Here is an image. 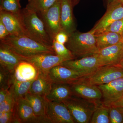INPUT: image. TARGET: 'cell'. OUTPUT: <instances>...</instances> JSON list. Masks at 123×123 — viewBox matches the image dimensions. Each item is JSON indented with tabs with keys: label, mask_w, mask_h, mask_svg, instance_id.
Listing matches in <instances>:
<instances>
[{
	"label": "cell",
	"mask_w": 123,
	"mask_h": 123,
	"mask_svg": "<svg viewBox=\"0 0 123 123\" xmlns=\"http://www.w3.org/2000/svg\"><path fill=\"white\" fill-rule=\"evenodd\" d=\"M17 14L25 35L42 44L52 46L53 40L37 14L29 12L24 8L20 13Z\"/></svg>",
	"instance_id": "1"
},
{
	"label": "cell",
	"mask_w": 123,
	"mask_h": 123,
	"mask_svg": "<svg viewBox=\"0 0 123 123\" xmlns=\"http://www.w3.org/2000/svg\"><path fill=\"white\" fill-rule=\"evenodd\" d=\"M0 43L7 45L21 57L42 53L56 55L52 46L42 44L25 35H9Z\"/></svg>",
	"instance_id": "2"
},
{
	"label": "cell",
	"mask_w": 123,
	"mask_h": 123,
	"mask_svg": "<svg viewBox=\"0 0 123 123\" xmlns=\"http://www.w3.org/2000/svg\"><path fill=\"white\" fill-rule=\"evenodd\" d=\"M65 44L76 58L95 55L99 52L95 36L89 31L81 33L75 31L69 36L68 41Z\"/></svg>",
	"instance_id": "3"
},
{
	"label": "cell",
	"mask_w": 123,
	"mask_h": 123,
	"mask_svg": "<svg viewBox=\"0 0 123 123\" xmlns=\"http://www.w3.org/2000/svg\"><path fill=\"white\" fill-rule=\"evenodd\" d=\"M64 103L69 110L75 123H88L90 122L95 110L102 102L90 101L73 95Z\"/></svg>",
	"instance_id": "4"
},
{
	"label": "cell",
	"mask_w": 123,
	"mask_h": 123,
	"mask_svg": "<svg viewBox=\"0 0 123 123\" xmlns=\"http://www.w3.org/2000/svg\"><path fill=\"white\" fill-rule=\"evenodd\" d=\"M121 77H123V68L117 65H110L99 67L91 74L81 77L73 82L98 86L108 84Z\"/></svg>",
	"instance_id": "5"
},
{
	"label": "cell",
	"mask_w": 123,
	"mask_h": 123,
	"mask_svg": "<svg viewBox=\"0 0 123 123\" xmlns=\"http://www.w3.org/2000/svg\"><path fill=\"white\" fill-rule=\"evenodd\" d=\"M21 57L23 61L30 62L35 66L38 73L47 75H48L52 68L68 60L61 56L50 53H42Z\"/></svg>",
	"instance_id": "6"
},
{
	"label": "cell",
	"mask_w": 123,
	"mask_h": 123,
	"mask_svg": "<svg viewBox=\"0 0 123 123\" xmlns=\"http://www.w3.org/2000/svg\"><path fill=\"white\" fill-rule=\"evenodd\" d=\"M60 65L76 71L81 77L91 74L101 67L98 54L81 57L79 59L66 61Z\"/></svg>",
	"instance_id": "7"
},
{
	"label": "cell",
	"mask_w": 123,
	"mask_h": 123,
	"mask_svg": "<svg viewBox=\"0 0 123 123\" xmlns=\"http://www.w3.org/2000/svg\"><path fill=\"white\" fill-rule=\"evenodd\" d=\"M37 14L43 20L46 30L53 40L56 34L62 30L61 0H57L46 12Z\"/></svg>",
	"instance_id": "8"
},
{
	"label": "cell",
	"mask_w": 123,
	"mask_h": 123,
	"mask_svg": "<svg viewBox=\"0 0 123 123\" xmlns=\"http://www.w3.org/2000/svg\"><path fill=\"white\" fill-rule=\"evenodd\" d=\"M46 117L48 123H76L69 110L63 103L48 101Z\"/></svg>",
	"instance_id": "9"
},
{
	"label": "cell",
	"mask_w": 123,
	"mask_h": 123,
	"mask_svg": "<svg viewBox=\"0 0 123 123\" xmlns=\"http://www.w3.org/2000/svg\"><path fill=\"white\" fill-rule=\"evenodd\" d=\"M13 112L14 123H47L44 119L36 115L30 104L24 98L15 102Z\"/></svg>",
	"instance_id": "10"
},
{
	"label": "cell",
	"mask_w": 123,
	"mask_h": 123,
	"mask_svg": "<svg viewBox=\"0 0 123 123\" xmlns=\"http://www.w3.org/2000/svg\"><path fill=\"white\" fill-rule=\"evenodd\" d=\"M123 18V5L119 0L107 7L105 14L90 32L94 34L103 32L112 23Z\"/></svg>",
	"instance_id": "11"
},
{
	"label": "cell",
	"mask_w": 123,
	"mask_h": 123,
	"mask_svg": "<svg viewBox=\"0 0 123 123\" xmlns=\"http://www.w3.org/2000/svg\"><path fill=\"white\" fill-rule=\"evenodd\" d=\"M98 86L102 92V103L108 107L118 101L123 95V77Z\"/></svg>",
	"instance_id": "12"
},
{
	"label": "cell",
	"mask_w": 123,
	"mask_h": 123,
	"mask_svg": "<svg viewBox=\"0 0 123 123\" xmlns=\"http://www.w3.org/2000/svg\"><path fill=\"white\" fill-rule=\"evenodd\" d=\"M69 85L74 96L90 101L102 102V92L98 86L75 82Z\"/></svg>",
	"instance_id": "13"
},
{
	"label": "cell",
	"mask_w": 123,
	"mask_h": 123,
	"mask_svg": "<svg viewBox=\"0 0 123 123\" xmlns=\"http://www.w3.org/2000/svg\"><path fill=\"white\" fill-rule=\"evenodd\" d=\"M123 42L100 49L98 53L101 66L117 64L122 60Z\"/></svg>",
	"instance_id": "14"
},
{
	"label": "cell",
	"mask_w": 123,
	"mask_h": 123,
	"mask_svg": "<svg viewBox=\"0 0 123 123\" xmlns=\"http://www.w3.org/2000/svg\"><path fill=\"white\" fill-rule=\"evenodd\" d=\"M48 75L53 83L68 84H71L81 77L76 71L62 65L52 68Z\"/></svg>",
	"instance_id": "15"
},
{
	"label": "cell",
	"mask_w": 123,
	"mask_h": 123,
	"mask_svg": "<svg viewBox=\"0 0 123 123\" xmlns=\"http://www.w3.org/2000/svg\"><path fill=\"white\" fill-rule=\"evenodd\" d=\"M22 61L19 55L7 45L0 43V67L13 73L16 66Z\"/></svg>",
	"instance_id": "16"
},
{
	"label": "cell",
	"mask_w": 123,
	"mask_h": 123,
	"mask_svg": "<svg viewBox=\"0 0 123 123\" xmlns=\"http://www.w3.org/2000/svg\"><path fill=\"white\" fill-rule=\"evenodd\" d=\"M72 4L70 0H61V24L62 30L69 36L76 31L73 14Z\"/></svg>",
	"instance_id": "17"
},
{
	"label": "cell",
	"mask_w": 123,
	"mask_h": 123,
	"mask_svg": "<svg viewBox=\"0 0 123 123\" xmlns=\"http://www.w3.org/2000/svg\"><path fill=\"white\" fill-rule=\"evenodd\" d=\"M38 74L35 66L30 62L23 61L16 66L13 74V82L15 81H27L33 80Z\"/></svg>",
	"instance_id": "18"
},
{
	"label": "cell",
	"mask_w": 123,
	"mask_h": 123,
	"mask_svg": "<svg viewBox=\"0 0 123 123\" xmlns=\"http://www.w3.org/2000/svg\"><path fill=\"white\" fill-rule=\"evenodd\" d=\"M0 21L5 25L10 35H25L17 14L0 10Z\"/></svg>",
	"instance_id": "19"
},
{
	"label": "cell",
	"mask_w": 123,
	"mask_h": 123,
	"mask_svg": "<svg viewBox=\"0 0 123 123\" xmlns=\"http://www.w3.org/2000/svg\"><path fill=\"white\" fill-rule=\"evenodd\" d=\"M73 95L69 84L53 83L50 91L45 98L48 101L64 103Z\"/></svg>",
	"instance_id": "20"
},
{
	"label": "cell",
	"mask_w": 123,
	"mask_h": 123,
	"mask_svg": "<svg viewBox=\"0 0 123 123\" xmlns=\"http://www.w3.org/2000/svg\"><path fill=\"white\" fill-rule=\"evenodd\" d=\"M52 84L48 75L38 73L31 85L29 93L46 97L50 91Z\"/></svg>",
	"instance_id": "21"
},
{
	"label": "cell",
	"mask_w": 123,
	"mask_h": 123,
	"mask_svg": "<svg viewBox=\"0 0 123 123\" xmlns=\"http://www.w3.org/2000/svg\"><path fill=\"white\" fill-rule=\"evenodd\" d=\"M24 98L30 104L36 115L44 119L48 123L46 117L47 100L45 97L28 93Z\"/></svg>",
	"instance_id": "22"
},
{
	"label": "cell",
	"mask_w": 123,
	"mask_h": 123,
	"mask_svg": "<svg viewBox=\"0 0 123 123\" xmlns=\"http://www.w3.org/2000/svg\"><path fill=\"white\" fill-rule=\"evenodd\" d=\"M95 35L97 46L99 50L123 42L122 35L117 33L103 31Z\"/></svg>",
	"instance_id": "23"
},
{
	"label": "cell",
	"mask_w": 123,
	"mask_h": 123,
	"mask_svg": "<svg viewBox=\"0 0 123 123\" xmlns=\"http://www.w3.org/2000/svg\"><path fill=\"white\" fill-rule=\"evenodd\" d=\"M57 0H28L24 8L27 11L37 14L43 13L50 8Z\"/></svg>",
	"instance_id": "24"
},
{
	"label": "cell",
	"mask_w": 123,
	"mask_h": 123,
	"mask_svg": "<svg viewBox=\"0 0 123 123\" xmlns=\"http://www.w3.org/2000/svg\"><path fill=\"white\" fill-rule=\"evenodd\" d=\"M34 80L31 81L13 82L10 89L12 92L15 102L18 99L24 98L29 93L31 85Z\"/></svg>",
	"instance_id": "25"
},
{
	"label": "cell",
	"mask_w": 123,
	"mask_h": 123,
	"mask_svg": "<svg viewBox=\"0 0 123 123\" xmlns=\"http://www.w3.org/2000/svg\"><path fill=\"white\" fill-rule=\"evenodd\" d=\"M91 123H110L109 108L102 103L99 104L92 115Z\"/></svg>",
	"instance_id": "26"
},
{
	"label": "cell",
	"mask_w": 123,
	"mask_h": 123,
	"mask_svg": "<svg viewBox=\"0 0 123 123\" xmlns=\"http://www.w3.org/2000/svg\"><path fill=\"white\" fill-rule=\"evenodd\" d=\"M20 0H1L0 10L10 12L14 14L21 11Z\"/></svg>",
	"instance_id": "27"
},
{
	"label": "cell",
	"mask_w": 123,
	"mask_h": 123,
	"mask_svg": "<svg viewBox=\"0 0 123 123\" xmlns=\"http://www.w3.org/2000/svg\"><path fill=\"white\" fill-rule=\"evenodd\" d=\"M52 47L56 55L66 59L68 60L76 59L72 52L64 44L60 43L53 40Z\"/></svg>",
	"instance_id": "28"
},
{
	"label": "cell",
	"mask_w": 123,
	"mask_h": 123,
	"mask_svg": "<svg viewBox=\"0 0 123 123\" xmlns=\"http://www.w3.org/2000/svg\"><path fill=\"white\" fill-rule=\"evenodd\" d=\"M13 74L0 67V89L10 88L13 83Z\"/></svg>",
	"instance_id": "29"
},
{
	"label": "cell",
	"mask_w": 123,
	"mask_h": 123,
	"mask_svg": "<svg viewBox=\"0 0 123 123\" xmlns=\"http://www.w3.org/2000/svg\"><path fill=\"white\" fill-rule=\"evenodd\" d=\"M109 108L110 123H123V108L114 105Z\"/></svg>",
	"instance_id": "30"
},
{
	"label": "cell",
	"mask_w": 123,
	"mask_h": 123,
	"mask_svg": "<svg viewBox=\"0 0 123 123\" xmlns=\"http://www.w3.org/2000/svg\"><path fill=\"white\" fill-rule=\"evenodd\" d=\"M7 98L0 103V113L13 111L15 103L13 95L11 90Z\"/></svg>",
	"instance_id": "31"
},
{
	"label": "cell",
	"mask_w": 123,
	"mask_h": 123,
	"mask_svg": "<svg viewBox=\"0 0 123 123\" xmlns=\"http://www.w3.org/2000/svg\"><path fill=\"white\" fill-rule=\"evenodd\" d=\"M104 31L114 32L122 35L123 33V18L112 23Z\"/></svg>",
	"instance_id": "32"
},
{
	"label": "cell",
	"mask_w": 123,
	"mask_h": 123,
	"mask_svg": "<svg viewBox=\"0 0 123 123\" xmlns=\"http://www.w3.org/2000/svg\"><path fill=\"white\" fill-rule=\"evenodd\" d=\"M13 110L0 113V123H14Z\"/></svg>",
	"instance_id": "33"
},
{
	"label": "cell",
	"mask_w": 123,
	"mask_h": 123,
	"mask_svg": "<svg viewBox=\"0 0 123 123\" xmlns=\"http://www.w3.org/2000/svg\"><path fill=\"white\" fill-rule=\"evenodd\" d=\"M68 34L61 30L56 34L54 39L58 43L65 44L68 41Z\"/></svg>",
	"instance_id": "34"
},
{
	"label": "cell",
	"mask_w": 123,
	"mask_h": 123,
	"mask_svg": "<svg viewBox=\"0 0 123 123\" xmlns=\"http://www.w3.org/2000/svg\"><path fill=\"white\" fill-rule=\"evenodd\" d=\"M10 35L5 25L0 21V40L2 41Z\"/></svg>",
	"instance_id": "35"
},
{
	"label": "cell",
	"mask_w": 123,
	"mask_h": 123,
	"mask_svg": "<svg viewBox=\"0 0 123 123\" xmlns=\"http://www.w3.org/2000/svg\"><path fill=\"white\" fill-rule=\"evenodd\" d=\"M10 93V89H0V103L5 100Z\"/></svg>",
	"instance_id": "36"
},
{
	"label": "cell",
	"mask_w": 123,
	"mask_h": 123,
	"mask_svg": "<svg viewBox=\"0 0 123 123\" xmlns=\"http://www.w3.org/2000/svg\"><path fill=\"white\" fill-rule=\"evenodd\" d=\"M112 105L123 108V95L118 101H117Z\"/></svg>",
	"instance_id": "37"
},
{
	"label": "cell",
	"mask_w": 123,
	"mask_h": 123,
	"mask_svg": "<svg viewBox=\"0 0 123 123\" xmlns=\"http://www.w3.org/2000/svg\"><path fill=\"white\" fill-rule=\"evenodd\" d=\"M119 0H107V7L110 6L111 5L114 4L115 2L118 1Z\"/></svg>",
	"instance_id": "38"
},
{
	"label": "cell",
	"mask_w": 123,
	"mask_h": 123,
	"mask_svg": "<svg viewBox=\"0 0 123 123\" xmlns=\"http://www.w3.org/2000/svg\"><path fill=\"white\" fill-rule=\"evenodd\" d=\"M70 1L72 2L73 6L74 7L79 3L80 0H70Z\"/></svg>",
	"instance_id": "39"
},
{
	"label": "cell",
	"mask_w": 123,
	"mask_h": 123,
	"mask_svg": "<svg viewBox=\"0 0 123 123\" xmlns=\"http://www.w3.org/2000/svg\"><path fill=\"white\" fill-rule=\"evenodd\" d=\"M117 65L119 66V67H121L122 68H123V59L121 60L120 62L118 64H117Z\"/></svg>",
	"instance_id": "40"
},
{
	"label": "cell",
	"mask_w": 123,
	"mask_h": 123,
	"mask_svg": "<svg viewBox=\"0 0 123 123\" xmlns=\"http://www.w3.org/2000/svg\"><path fill=\"white\" fill-rule=\"evenodd\" d=\"M122 37H123V34H122ZM123 59V52H122V60Z\"/></svg>",
	"instance_id": "41"
},
{
	"label": "cell",
	"mask_w": 123,
	"mask_h": 123,
	"mask_svg": "<svg viewBox=\"0 0 123 123\" xmlns=\"http://www.w3.org/2000/svg\"><path fill=\"white\" fill-rule=\"evenodd\" d=\"M120 0V2H121V3H122V4L123 5V0Z\"/></svg>",
	"instance_id": "42"
}]
</instances>
